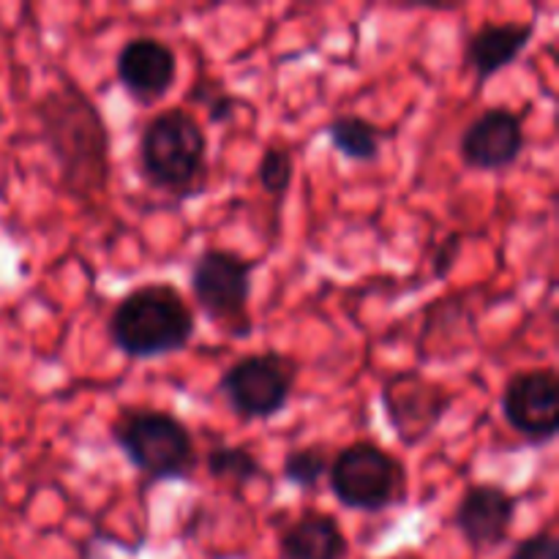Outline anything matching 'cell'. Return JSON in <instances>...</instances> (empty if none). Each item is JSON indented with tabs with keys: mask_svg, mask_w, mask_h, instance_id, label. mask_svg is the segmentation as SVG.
<instances>
[{
	"mask_svg": "<svg viewBox=\"0 0 559 559\" xmlns=\"http://www.w3.org/2000/svg\"><path fill=\"white\" fill-rule=\"evenodd\" d=\"M44 134L60 164L63 189L76 200L98 194L109 180V134L91 98L74 85L49 91L38 109Z\"/></svg>",
	"mask_w": 559,
	"mask_h": 559,
	"instance_id": "6da1fadb",
	"label": "cell"
},
{
	"mask_svg": "<svg viewBox=\"0 0 559 559\" xmlns=\"http://www.w3.org/2000/svg\"><path fill=\"white\" fill-rule=\"evenodd\" d=\"M194 336V311L173 284L151 282L118 300L109 317V338L129 358L180 353Z\"/></svg>",
	"mask_w": 559,
	"mask_h": 559,
	"instance_id": "7a4b0ae2",
	"label": "cell"
},
{
	"mask_svg": "<svg viewBox=\"0 0 559 559\" xmlns=\"http://www.w3.org/2000/svg\"><path fill=\"white\" fill-rule=\"evenodd\" d=\"M136 158L147 183L175 197H191L205 186L207 136L194 112L164 109L142 126Z\"/></svg>",
	"mask_w": 559,
	"mask_h": 559,
	"instance_id": "3957f363",
	"label": "cell"
},
{
	"mask_svg": "<svg viewBox=\"0 0 559 559\" xmlns=\"http://www.w3.org/2000/svg\"><path fill=\"white\" fill-rule=\"evenodd\" d=\"M112 440L151 480H183L200 462L189 426L164 409H123L112 424Z\"/></svg>",
	"mask_w": 559,
	"mask_h": 559,
	"instance_id": "277c9868",
	"label": "cell"
},
{
	"mask_svg": "<svg viewBox=\"0 0 559 559\" xmlns=\"http://www.w3.org/2000/svg\"><path fill=\"white\" fill-rule=\"evenodd\" d=\"M328 484L344 508L380 513L399 506L407 495V473L402 462L374 442H353L333 456Z\"/></svg>",
	"mask_w": 559,
	"mask_h": 559,
	"instance_id": "5b68a950",
	"label": "cell"
},
{
	"mask_svg": "<svg viewBox=\"0 0 559 559\" xmlns=\"http://www.w3.org/2000/svg\"><path fill=\"white\" fill-rule=\"evenodd\" d=\"M254 260L229 249H205L191 265V293L207 320L233 336H249V298Z\"/></svg>",
	"mask_w": 559,
	"mask_h": 559,
	"instance_id": "8992f818",
	"label": "cell"
},
{
	"mask_svg": "<svg viewBox=\"0 0 559 559\" xmlns=\"http://www.w3.org/2000/svg\"><path fill=\"white\" fill-rule=\"evenodd\" d=\"M300 366L289 355L257 353L235 360L222 374L224 399L246 420H267L287 407Z\"/></svg>",
	"mask_w": 559,
	"mask_h": 559,
	"instance_id": "52a82bcc",
	"label": "cell"
},
{
	"mask_svg": "<svg viewBox=\"0 0 559 559\" xmlns=\"http://www.w3.org/2000/svg\"><path fill=\"white\" fill-rule=\"evenodd\" d=\"M391 429L407 448L420 445L440 426L442 415L451 407V396L440 382L429 380L420 371H396L382 385Z\"/></svg>",
	"mask_w": 559,
	"mask_h": 559,
	"instance_id": "ba28073f",
	"label": "cell"
},
{
	"mask_svg": "<svg viewBox=\"0 0 559 559\" xmlns=\"http://www.w3.org/2000/svg\"><path fill=\"white\" fill-rule=\"evenodd\" d=\"M502 415L533 445H549L559 431V377L555 369L519 371L502 391Z\"/></svg>",
	"mask_w": 559,
	"mask_h": 559,
	"instance_id": "9c48e42d",
	"label": "cell"
},
{
	"mask_svg": "<svg viewBox=\"0 0 559 559\" xmlns=\"http://www.w3.org/2000/svg\"><path fill=\"white\" fill-rule=\"evenodd\" d=\"M524 151V126L508 107H489L464 129L459 140L462 162L475 173H500L513 167Z\"/></svg>",
	"mask_w": 559,
	"mask_h": 559,
	"instance_id": "30bf717a",
	"label": "cell"
},
{
	"mask_svg": "<svg viewBox=\"0 0 559 559\" xmlns=\"http://www.w3.org/2000/svg\"><path fill=\"white\" fill-rule=\"evenodd\" d=\"M115 74L134 102L156 104L178 80V55L162 38H129L115 58Z\"/></svg>",
	"mask_w": 559,
	"mask_h": 559,
	"instance_id": "8fae6325",
	"label": "cell"
},
{
	"mask_svg": "<svg viewBox=\"0 0 559 559\" xmlns=\"http://www.w3.org/2000/svg\"><path fill=\"white\" fill-rule=\"evenodd\" d=\"M516 508L519 500L502 486L475 484L459 500L453 524L475 551H489L508 540Z\"/></svg>",
	"mask_w": 559,
	"mask_h": 559,
	"instance_id": "7c38bea8",
	"label": "cell"
},
{
	"mask_svg": "<svg viewBox=\"0 0 559 559\" xmlns=\"http://www.w3.org/2000/svg\"><path fill=\"white\" fill-rule=\"evenodd\" d=\"M533 22H486L464 44V66L475 74V80L486 82L511 63L533 41Z\"/></svg>",
	"mask_w": 559,
	"mask_h": 559,
	"instance_id": "4fadbf2b",
	"label": "cell"
},
{
	"mask_svg": "<svg viewBox=\"0 0 559 559\" xmlns=\"http://www.w3.org/2000/svg\"><path fill=\"white\" fill-rule=\"evenodd\" d=\"M347 549V535L338 527L336 516L322 511L300 513L278 538L282 559H344Z\"/></svg>",
	"mask_w": 559,
	"mask_h": 559,
	"instance_id": "5bb4252c",
	"label": "cell"
},
{
	"mask_svg": "<svg viewBox=\"0 0 559 559\" xmlns=\"http://www.w3.org/2000/svg\"><path fill=\"white\" fill-rule=\"evenodd\" d=\"M328 140L333 151L349 162H377L382 147V129L360 115H336L328 123Z\"/></svg>",
	"mask_w": 559,
	"mask_h": 559,
	"instance_id": "9a60e30c",
	"label": "cell"
},
{
	"mask_svg": "<svg viewBox=\"0 0 559 559\" xmlns=\"http://www.w3.org/2000/svg\"><path fill=\"white\" fill-rule=\"evenodd\" d=\"M205 469L213 480L233 484V486H238V489L254 484L257 478H262V475H265L260 459L240 445L211 448L205 456Z\"/></svg>",
	"mask_w": 559,
	"mask_h": 559,
	"instance_id": "2e32d148",
	"label": "cell"
},
{
	"mask_svg": "<svg viewBox=\"0 0 559 559\" xmlns=\"http://www.w3.org/2000/svg\"><path fill=\"white\" fill-rule=\"evenodd\" d=\"M331 467V456H328L325 445H306V448H295V451L287 453L284 459V478L289 480L293 486L304 491H314L320 486L322 475L328 473Z\"/></svg>",
	"mask_w": 559,
	"mask_h": 559,
	"instance_id": "e0dca14e",
	"label": "cell"
},
{
	"mask_svg": "<svg viewBox=\"0 0 559 559\" xmlns=\"http://www.w3.org/2000/svg\"><path fill=\"white\" fill-rule=\"evenodd\" d=\"M295 175V158L293 151L284 145H271L265 147L260 158V167H257V178H260V186L271 197H284L287 189L293 186Z\"/></svg>",
	"mask_w": 559,
	"mask_h": 559,
	"instance_id": "ac0fdd59",
	"label": "cell"
},
{
	"mask_svg": "<svg viewBox=\"0 0 559 559\" xmlns=\"http://www.w3.org/2000/svg\"><path fill=\"white\" fill-rule=\"evenodd\" d=\"M511 559H559V544L551 530L535 533L516 546Z\"/></svg>",
	"mask_w": 559,
	"mask_h": 559,
	"instance_id": "d6986e66",
	"label": "cell"
},
{
	"mask_svg": "<svg viewBox=\"0 0 559 559\" xmlns=\"http://www.w3.org/2000/svg\"><path fill=\"white\" fill-rule=\"evenodd\" d=\"M459 251H462V235H451V238L442 240L440 249H437V254H435V265H437L435 276L437 278H442L453 265H456Z\"/></svg>",
	"mask_w": 559,
	"mask_h": 559,
	"instance_id": "ffe728a7",
	"label": "cell"
},
{
	"mask_svg": "<svg viewBox=\"0 0 559 559\" xmlns=\"http://www.w3.org/2000/svg\"><path fill=\"white\" fill-rule=\"evenodd\" d=\"M238 104H240L238 98L229 96V93H224V91L213 93V96L205 102L207 118H211V123H227V120L233 118V112Z\"/></svg>",
	"mask_w": 559,
	"mask_h": 559,
	"instance_id": "44dd1931",
	"label": "cell"
},
{
	"mask_svg": "<svg viewBox=\"0 0 559 559\" xmlns=\"http://www.w3.org/2000/svg\"><path fill=\"white\" fill-rule=\"evenodd\" d=\"M393 559H418V557H393Z\"/></svg>",
	"mask_w": 559,
	"mask_h": 559,
	"instance_id": "7402d4cb",
	"label": "cell"
}]
</instances>
